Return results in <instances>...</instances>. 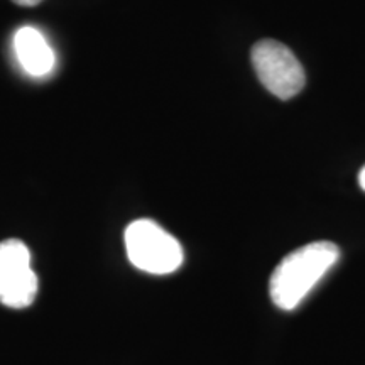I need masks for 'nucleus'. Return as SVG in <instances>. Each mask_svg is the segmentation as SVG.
Masks as SVG:
<instances>
[{"mask_svg": "<svg viewBox=\"0 0 365 365\" xmlns=\"http://www.w3.org/2000/svg\"><path fill=\"white\" fill-rule=\"evenodd\" d=\"M252 66L266 90L281 100L296 97L307 83V75L298 58L277 41L264 39L254 46Z\"/></svg>", "mask_w": 365, "mask_h": 365, "instance_id": "7ed1b4c3", "label": "nucleus"}, {"mask_svg": "<svg viewBox=\"0 0 365 365\" xmlns=\"http://www.w3.org/2000/svg\"><path fill=\"white\" fill-rule=\"evenodd\" d=\"M339 259L340 249L327 240L313 242L286 255L269 281L272 303L284 312L298 308Z\"/></svg>", "mask_w": 365, "mask_h": 365, "instance_id": "f257e3e1", "label": "nucleus"}, {"mask_svg": "<svg viewBox=\"0 0 365 365\" xmlns=\"http://www.w3.org/2000/svg\"><path fill=\"white\" fill-rule=\"evenodd\" d=\"M125 249L132 266L156 276L178 271L185 259L180 242L148 218L132 222L127 227Z\"/></svg>", "mask_w": 365, "mask_h": 365, "instance_id": "f03ea898", "label": "nucleus"}, {"mask_svg": "<svg viewBox=\"0 0 365 365\" xmlns=\"http://www.w3.org/2000/svg\"><path fill=\"white\" fill-rule=\"evenodd\" d=\"M12 2L17 4V6H21V7H36V6H39L43 0H12Z\"/></svg>", "mask_w": 365, "mask_h": 365, "instance_id": "423d86ee", "label": "nucleus"}, {"mask_svg": "<svg viewBox=\"0 0 365 365\" xmlns=\"http://www.w3.org/2000/svg\"><path fill=\"white\" fill-rule=\"evenodd\" d=\"M14 51L22 70L33 78L48 76L56 66V54L36 27L24 26L17 29L14 34Z\"/></svg>", "mask_w": 365, "mask_h": 365, "instance_id": "39448f33", "label": "nucleus"}, {"mask_svg": "<svg viewBox=\"0 0 365 365\" xmlns=\"http://www.w3.org/2000/svg\"><path fill=\"white\" fill-rule=\"evenodd\" d=\"M359 185H360V188L365 191V166L362 168V171H360V175H359Z\"/></svg>", "mask_w": 365, "mask_h": 365, "instance_id": "0eeeda50", "label": "nucleus"}, {"mask_svg": "<svg viewBox=\"0 0 365 365\" xmlns=\"http://www.w3.org/2000/svg\"><path fill=\"white\" fill-rule=\"evenodd\" d=\"M39 281L31 267V252L24 242H0V303L21 309L34 303Z\"/></svg>", "mask_w": 365, "mask_h": 365, "instance_id": "20e7f679", "label": "nucleus"}]
</instances>
